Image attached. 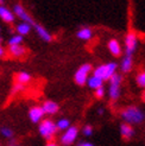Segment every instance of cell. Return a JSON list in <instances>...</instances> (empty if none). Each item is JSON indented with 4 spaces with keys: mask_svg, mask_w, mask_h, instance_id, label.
Wrapping results in <instances>:
<instances>
[{
    "mask_svg": "<svg viewBox=\"0 0 145 146\" xmlns=\"http://www.w3.org/2000/svg\"><path fill=\"white\" fill-rule=\"evenodd\" d=\"M121 118L124 119L125 123H128V125H132V123H140L144 121L145 119V114L138 107H127L124 111L121 112Z\"/></svg>",
    "mask_w": 145,
    "mask_h": 146,
    "instance_id": "6da1fadb",
    "label": "cell"
},
{
    "mask_svg": "<svg viewBox=\"0 0 145 146\" xmlns=\"http://www.w3.org/2000/svg\"><path fill=\"white\" fill-rule=\"evenodd\" d=\"M117 68H118L117 63L110 62L107 64H102V65H100V67H98L95 70H94L93 75L99 77V78H101L102 81H105V80H110L115 74V70H117Z\"/></svg>",
    "mask_w": 145,
    "mask_h": 146,
    "instance_id": "7a4b0ae2",
    "label": "cell"
},
{
    "mask_svg": "<svg viewBox=\"0 0 145 146\" xmlns=\"http://www.w3.org/2000/svg\"><path fill=\"white\" fill-rule=\"evenodd\" d=\"M39 133L44 138V139L51 141V139L54 138V135L56 134V131H57V127H56V123L50 120V119H44L39 122Z\"/></svg>",
    "mask_w": 145,
    "mask_h": 146,
    "instance_id": "3957f363",
    "label": "cell"
},
{
    "mask_svg": "<svg viewBox=\"0 0 145 146\" xmlns=\"http://www.w3.org/2000/svg\"><path fill=\"white\" fill-rule=\"evenodd\" d=\"M138 46V37L134 31H130L125 38V54L126 56H133Z\"/></svg>",
    "mask_w": 145,
    "mask_h": 146,
    "instance_id": "277c9868",
    "label": "cell"
},
{
    "mask_svg": "<svg viewBox=\"0 0 145 146\" xmlns=\"http://www.w3.org/2000/svg\"><path fill=\"white\" fill-rule=\"evenodd\" d=\"M90 71H92V65L90 64H82L81 67L76 70L75 75H74L75 82L78 86H84L87 83V80H88V75H89Z\"/></svg>",
    "mask_w": 145,
    "mask_h": 146,
    "instance_id": "5b68a950",
    "label": "cell"
},
{
    "mask_svg": "<svg viewBox=\"0 0 145 146\" xmlns=\"http://www.w3.org/2000/svg\"><path fill=\"white\" fill-rule=\"evenodd\" d=\"M120 84H121V76L115 74L110 78V98L112 100H118L120 96Z\"/></svg>",
    "mask_w": 145,
    "mask_h": 146,
    "instance_id": "8992f818",
    "label": "cell"
},
{
    "mask_svg": "<svg viewBox=\"0 0 145 146\" xmlns=\"http://www.w3.org/2000/svg\"><path fill=\"white\" fill-rule=\"evenodd\" d=\"M77 135H78V129L75 126H70L68 129H66V132L63 133V135L61 137V143L63 145H71L76 139H77Z\"/></svg>",
    "mask_w": 145,
    "mask_h": 146,
    "instance_id": "52a82bcc",
    "label": "cell"
},
{
    "mask_svg": "<svg viewBox=\"0 0 145 146\" xmlns=\"http://www.w3.org/2000/svg\"><path fill=\"white\" fill-rule=\"evenodd\" d=\"M13 13H14V16H17L19 19H21L24 21V23H27V24H30L31 26L35 24V21L33 19L31 18V16L26 12V10L24 9L21 5L17 4V5H14V9H13Z\"/></svg>",
    "mask_w": 145,
    "mask_h": 146,
    "instance_id": "ba28073f",
    "label": "cell"
},
{
    "mask_svg": "<svg viewBox=\"0 0 145 146\" xmlns=\"http://www.w3.org/2000/svg\"><path fill=\"white\" fill-rule=\"evenodd\" d=\"M43 116H44V112H43L42 107H39V106H33L30 108V111H29V118H30V120L33 123L41 122Z\"/></svg>",
    "mask_w": 145,
    "mask_h": 146,
    "instance_id": "9c48e42d",
    "label": "cell"
},
{
    "mask_svg": "<svg viewBox=\"0 0 145 146\" xmlns=\"http://www.w3.org/2000/svg\"><path fill=\"white\" fill-rule=\"evenodd\" d=\"M42 109H43V112H44V114L53 115V114H56L57 112H59L60 107H59V105H57L55 101L49 100V101H45L44 104H43Z\"/></svg>",
    "mask_w": 145,
    "mask_h": 146,
    "instance_id": "30bf717a",
    "label": "cell"
},
{
    "mask_svg": "<svg viewBox=\"0 0 145 146\" xmlns=\"http://www.w3.org/2000/svg\"><path fill=\"white\" fill-rule=\"evenodd\" d=\"M0 18H1L5 23H13L16 16H14V13L11 10L7 9V7L0 5Z\"/></svg>",
    "mask_w": 145,
    "mask_h": 146,
    "instance_id": "8fae6325",
    "label": "cell"
},
{
    "mask_svg": "<svg viewBox=\"0 0 145 146\" xmlns=\"http://www.w3.org/2000/svg\"><path fill=\"white\" fill-rule=\"evenodd\" d=\"M32 26L35 27L36 32H37V35L39 36V38H42L43 40H45V42H51V39H53L51 35L49 33V31L47 30L44 26H42V25H39V24H36V23H35Z\"/></svg>",
    "mask_w": 145,
    "mask_h": 146,
    "instance_id": "7c38bea8",
    "label": "cell"
},
{
    "mask_svg": "<svg viewBox=\"0 0 145 146\" xmlns=\"http://www.w3.org/2000/svg\"><path fill=\"white\" fill-rule=\"evenodd\" d=\"M107 48L108 51L113 55V56H120L121 55V46H120V43L117 39H110L107 43Z\"/></svg>",
    "mask_w": 145,
    "mask_h": 146,
    "instance_id": "4fadbf2b",
    "label": "cell"
},
{
    "mask_svg": "<svg viewBox=\"0 0 145 146\" xmlns=\"http://www.w3.org/2000/svg\"><path fill=\"white\" fill-rule=\"evenodd\" d=\"M120 134L125 138V139H131L134 135V129L131 125L128 123H122L120 126Z\"/></svg>",
    "mask_w": 145,
    "mask_h": 146,
    "instance_id": "5bb4252c",
    "label": "cell"
},
{
    "mask_svg": "<svg viewBox=\"0 0 145 146\" xmlns=\"http://www.w3.org/2000/svg\"><path fill=\"white\" fill-rule=\"evenodd\" d=\"M133 67V60L131 56H125L124 58L121 60V63H120V69L122 72H128L131 71Z\"/></svg>",
    "mask_w": 145,
    "mask_h": 146,
    "instance_id": "9a60e30c",
    "label": "cell"
},
{
    "mask_svg": "<svg viewBox=\"0 0 145 146\" xmlns=\"http://www.w3.org/2000/svg\"><path fill=\"white\" fill-rule=\"evenodd\" d=\"M9 52H10L11 56L19 58V57L24 56L26 54V50H25V48L23 45H13V46L9 48Z\"/></svg>",
    "mask_w": 145,
    "mask_h": 146,
    "instance_id": "2e32d148",
    "label": "cell"
},
{
    "mask_svg": "<svg viewBox=\"0 0 145 146\" xmlns=\"http://www.w3.org/2000/svg\"><path fill=\"white\" fill-rule=\"evenodd\" d=\"M76 36H77V38L82 39V40H89L93 37V31L89 27H82L81 30L77 31Z\"/></svg>",
    "mask_w": 145,
    "mask_h": 146,
    "instance_id": "e0dca14e",
    "label": "cell"
},
{
    "mask_svg": "<svg viewBox=\"0 0 145 146\" xmlns=\"http://www.w3.org/2000/svg\"><path fill=\"white\" fill-rule=\"evenodd\" d=\"M31 81V75L29 74L26 71H20L16 75V83H19V84H26Z\"/></svg>",
    "mask_w": 145,
    "mask_h": 146,
    "instance_id": "ac0fdd59",
    "label": "cell"
},
{
    "mask_svg": "<svg viewBox=\"0 0 145 146\" xmlns=\"http://www.w3.org/2000/svg\"><path fill=\"white\" fill-rule=\"evenodd\" d=\"M102 83H104V81L101 78H99V77H96V76H90L88 80H87V84L89 86V88H92V89H98V88H100V87H102Z\"/></svg>",
    "mask_w": 145,
    "mask_h": 146,
    "instance_id": "d6986e66",
    "label": "cell"
},
{
    "mask_svg": "<svg viewBox=\"0 0 145 146\" xmlns=\"http://www.w3.org/2000/svg\"><path fill=\"white\" fill-rule=\"evenodd\" d=\"M16 30H17V35H19V36H21V37H23V36L27 35L29 32L31 31V25L27 24V23H24V21H21L20 24L17 25Z\"/></svg>",
    "mask_w": 145,
    "mask_h": 146,
    "instance_id": "ffe728a7",
    "label": "cell"
},
{
    "mask_svg": "<svg viewBox=\"0 0 145 146\" xmlns=\"http://www.w3.org/2000/svg\"><path fill=\"white\" fill-rule=\"evenodd\" d=\"M23 43V37L19 35H13L12 37L9 39V46H13V45H21Z\"/></svg>",
    "mask_w": 145,
    "mask_h": 146,
    "instance_id": "44dd1931",
    "label": "cell"
},
{
    "mask_svg": "<svg viewBox=\"0 0 145 146\" xmlns=\"http://www.w3.org/2000/svg\"><path fill=\"white\" fill-rule=\"evenodd\" d=\"M56 127L57 129H61V131H66L70 127V122L68 119H60L56 123Z\"/></svg>",
    "mask_w": 145,
    "mask_h": 146,
    "instance_id": "7402d4cb",
    "label": "cell"
},
{
    "mask_svg": "<svg viewBox=\"0 0 145 146\" xmlns=\"http://www.w3.org/2000/svg\"><path fill=\"white\" fill-rule=\"evenodd\" d=\"M136 82L140 88H145V71H140L136 77Z\"/></svg>",
    "mask_w": 145,
    "mask_h": 146,
    "instance_id": "603a6c76",
    "label": "cell"
},
{
    "mask_svg": "<svg viewBox=\"0 0 145 146\" xmlns=\"http://www.w3.org/2000/svg\"><path fill=\"white\" fill-rule=\"evenodd\" d=\"M0 132H1V135L5 137V138H12V135H13L12 129L9 128V127H3L1 129H0Z\"/></svg>",
    "mask_w": 145,
    "mask_h": 146,
    "instance_id": "cb8c5ba5",
    "label": "cell"
},
{
    "mask_svg": "<svg viewBox=\"0 0 145 146\" xmlns=\"http://www.w3.org/2000/svg\"><path fill=\"white\" fill-rule=\"evenodd\" d=\"M82 133H83L86 137H90V135L93 134V127H92V126H89V125L84 126V127H83V129H82Z\"/></svg>",
    "mask_w": 145,
    "mask_h": 146,
    "instance_id": "d4e9b609",
    "label": "cell"
},
{
    "mask_svg": "<svg viewBox=\"0 0 145 146\" xmlns=\"http://www.w3.org/2000/svg\"><path fill=\"white\" fill-rule=\"evenodd\" d=\"M95 96L99 98V99L105 96V89H104V87H100V88L95 89Z\"/></svg>",
    "mask_w": 145,
    "mask_h": 146,
    "instance_id": "484cf974",
    "label": "cell"
},
{
    "mask_svg": "<svg viewBox=\"0 0 145 146\" xmlns=\"http://www.w3.org/2000/svg\"><path fill=\"white\" fill-rule=\"evenodd\" d=\"M24 89V86L23 84H19V83H16L13 86V88H12V94H16L18 92H21Z\"/></svg>",
    "mask_w": 145,
    "mask_h": 146,
    "instance_id": "4316f807",
    "label": "cell"
},
{
    "mask_svg": "<svg viewBox=\"0 0 145 146\" xmlns=\"http://www.w3.org/2000/svg\"><path fill=\"white\" fill-rule=\"evenodd\" d=\"M77 146H94L92 143H88V141H81V143H78Z\"/></svg>",
    "mask_w": 145,
    "mask_h": 146,
    "instance_id": "83f0119b",
    "label": "cell"
},
{
    "mask_svg": "<svg viewBox=\"0 0 145 146\" xmlns=\"http://www.w3.org/2000/svg\"><path fill=\"white\" fill-rule=\"evenodd\" d=\"M4 55H5V49H4L1 45H0V58H3Z\"/></svg>",
    "mask_w": 145,
    "mask_h": 146,
    "instance_id": "f1b7e54d",
    "label": "cell"
},
{
    "mask_svg": "<svg viewBox=\"0 0 145 146\" xmlns=\"http://www.w3.org/2000/svg\"><path fill=\"white\" fill-rule=\"evenodd\" d=\"M47 146H59V145H57L56 143H54V141H49V143L47 144Z\"/></svg>",
    "mask_w": 145,
    "mask_h": 146,
    "instance_id": "f546056e",
    "label": "cell"
},
{
    "mask_svg": "<svg viewBox=\"0 0 145 146\" xmlns=\"http://www.w3.org/2000/svg\"><path fill=\"white\" fill-rule=\"evenodd\" d=\"M98 113H99L100 115H102V114H104V108H99V111H98Z\"/></svg>",
    "mask_w": 145,
    "mask_h": 146,
    "instance_id": "4dcf8cb0",
    "label": "cell"
},
{
    "mask_svg": "<svg viewBox=\"0 0 145 146\" xmlns=\"http://www.w3.org/2000/svg\"><path fill=\"white\" fill-rule=\"evenodd\" d=\"M1 43H3V38L0 37V45H1Z\"/></svg>",
    "mask_w": 145,
    "mask_h": 146,
    "instance_id": "1f68e13d",
    "label": "cell"
},
{
    "mask_svg": "<svg viewBox=\"0 0 145 146\" xmlns=\"http://www.w3.org/2000/svg\"><path fill=\"white\" fill-rule=\"evenodd\" d=\"M4 3V0H0V4H3Z\"/></svg>",
    "mask_w": 145,
    "mask_h": 146,
    "instance_id": "d6a6232c",
    "label": "cell"
},
{
    "mask_svg": "<svg viewBox=\"0 0 145 146\" xmlns=\"http://www.w3.org/2000/svg\"><path fill=\"white\" fill-rule=\"evenodd\" d=\"M0 31H1V27H0Z\"/></svg>",
    "mask_w": 145,
    "mask_h": 146,
    "instance_id": "836d02e7",
    "label": "cell"
}]
</instances>
